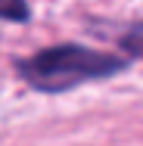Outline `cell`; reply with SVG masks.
I'll list each match as a JSON object with an SVG mask.
<instances>
[{
    "mask_svg": "<svg viewBox=\"0 0 143 146\" xmlns=\"http://www.w3.org/2000/svg\"><path fill=\"white\" fill-rule=\"evenodd\" d=\"M128 68V59L103 53V50H90L81 44H59L37 50L34 56H25L16 62L19 78L34 90L44 93H62L87 81H100Z\"/></svg>",
    "mask_w": 143,
    "mask_h": 146,
    "instance_id": "6da1fadb",
    "label": "cell"
},
{
    "mask_svg": "<svg viewBox=\"0 0 143 146\" xmlns=\"http://www.w3.org/2000/svg\"><path fill=\"white\" fill-rule=\"evenodd\" d=\"M124 47H128L131 53H140V56H143V25H140V28H134L128 37H124Z\"/></svg>",
    "mask_w": 143,
    "mask_h": 146,
    "instance_id": "3957f363",
    "label": "cell"
},
{
    "mask_svg": "<svg viewBox=\"0 0 143 146\" xmlns=\"http://www.w3.org/2000/svg\"><path fill=\"white\" fill-rule=\"evenodd\" d=\"M0 19L25 22V19H28V6H25V0H0Z\"/></svg>",
    "mask_w": 143,
    "mask_h": 146,
    "instance_id": "7a4b0ae2",
    "label": "cell"
}]
</instances>
